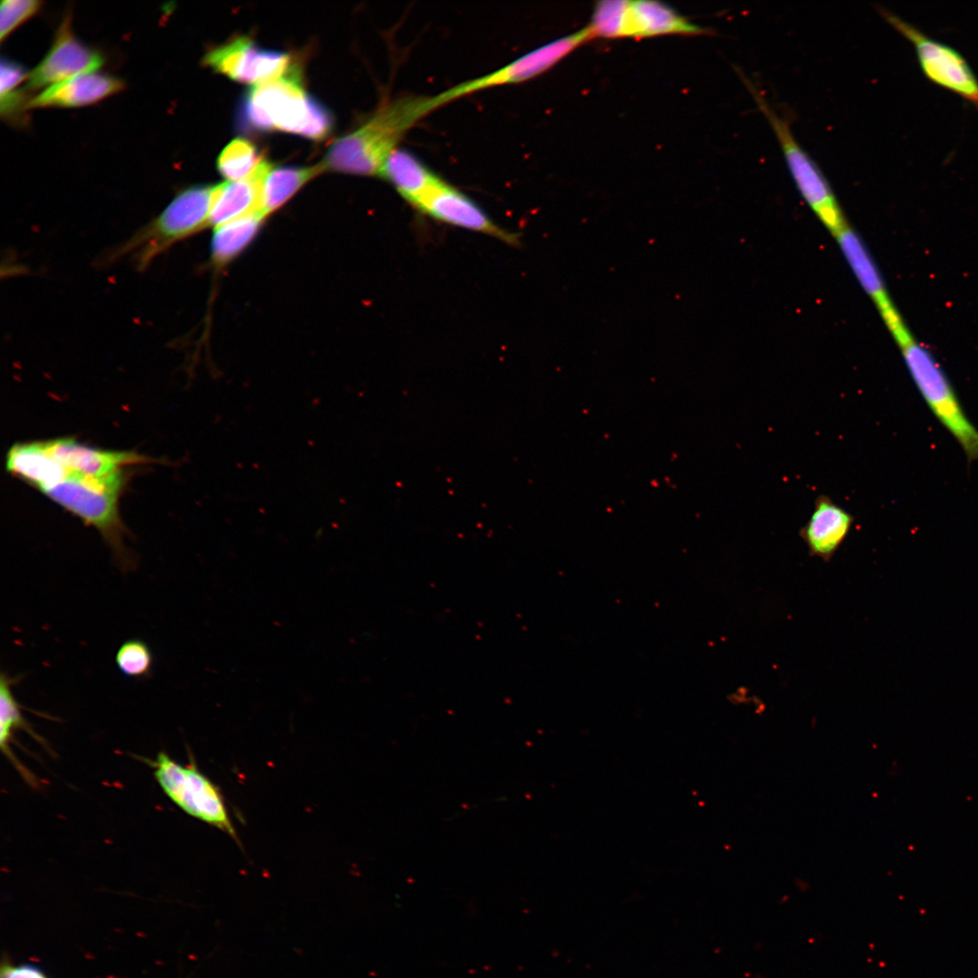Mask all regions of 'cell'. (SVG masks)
Listing matches in <instances>:
<instances>
[{
    "mask_svg": "<svg viewBox=\"0 0 978 978\" xmlns=\"http://www.w3.org/2000/svg\"><path fill=\"white\" fill-rule=\"evenodd\" d=\"M437 108L435 96L408 94L383 102L360 126L332 144L319 164L321 170L379 176L406 133Z\"/></svg>",
    "mask_w": 978,
    "mask_h": 978,
    "instance_id": "obj_1",
    "label": "cell"
},
{
    "mask_svg": "<svg viewBox=\"0 0 978 978\" xmlns=\"http://www.w3.org/2000/svg\"><path fill=\"white\" fill-rule=\"evenodd\" d=\"M238 124L245 131L280 130L322 140L332 130L333 118L322 103L305 92L295 66L287 74L255 84L245 93Z\"/></svg>",
    "mask_w": 978,
    "mask_h": 978,
    "instance_id": "obj_2",
    "label": "cell"
},
{
    "mask_svg": "<svg viewBox=\"0 0 978 978\" xmlns=\"http://www.w3.org/2000/svg\"><path fill=\"white\" fill-rule=\"evenodd\" d=\"M125 471L101 478L68 474L59 483L42 491L53 501L95 527L111 548L124 572L136 566L135 558L124 545L125 529L118 513V498L125 484Z\"/></svg>",
    "mask_w": 978,
    "mask_h": 978,
    "instance_id": "obj_3",
    "label": "cell"
},
{
    "mask_svg": "<svg viewBox=\"0 0 978 978\" xmlns=\"http://www.w3.org/2000/svg\"><path fill=\"white\" fill-rule=\"evenodd\" d=\"M907 369L935 418L956 440L969 460H978V430L965 414L944 371L905 322L889 331Z\"/></svg>",
    "mask_w": 978,
    "mask_h": 978,
    "instance_id": "obj_4",
    "label": "cell"
},
{
    "mask_svg": "<svg viewBox=\"0 0 978 978\" xmlns=\"http://www.w3.org/2000/svg\"><path fill=\"white\" fill-rule=\"evenodd\" d=\"M215 186L197 185L181 190L167 207L115 250L113 259L131 255L138 268L177 242L209 227Z\"/></svg>",
    "mask_w": 978,
    "mask_h": 978,
    "instance_id": "obj_5",
    "label": "cell"
},
{
    "mask_svg": "<svg viewBox=\"0 0 978 978\" xmlns=\"http://www.w3.org/2000/svg\"><path fill=\"white\" fill-rule=\"evenodd\" d=\"M736 72L777 137L799 192L818 218L834 235L847 222L820 168L795 139L788 120L774 110L762 91L743 71L737 68Z\"/></svg>",
    "mask_w": 978,
    "mask_h": 978,
    "instance_id": "obj_6",
    "label": "cell"
},
{
    "mask_svg": "<svg viewBox=\"0 0 978 978\" xmlns=\"http://www.w3.org/2000/svg\"><path fill=\"white\" fill-rule=\"evenodd\" d=\"M152 766L159 786L176 805L237 839L221 791L207 777L196 767L181 765L162 752Z\"/></svg>",
    "mask_w": 978,
    "mask_h": 978,
    "instance_id": "obj_7",
    "label": "cell"
},
{
    "mask_svg": "<svg viewBox=\"0 0 978 978\" xmlns=\"http://www.w3.org/2000/svg\"><path fill=\"white\" fill-rule=\"evenodd\" d=\"M879 14L915 47L923 74L935 85L950 91L978 109V79L962 54L934 40L918 28L884 7Z\"/></svg>",
    "mask_w": 978,
    "mask_h": 978,
    "instance_id": "obj_8",
    "label": "cell"
},
{
    "mask_svg": "<svg viewBox=\"0 0 978 978\" xmlns=\"http://www.w3.org/2000/svg\"><path fill=\"white\" fill-rule=\"evenodd\" d=\"M594 39L586 25L584 28L547 43L502 68L478 78L463 82L436 95L438 107L454 100L484 89L504 84H515L533 79L552 68L563 58L585 43Z\"/></svg>",
    "mask_w": 978,
    "mask_h": 978,
    "instance_id": "obj_9",
    "label": "cell"
},
{
    "mask_svg": "<svg viewBox=\"0 0 978 978\" xmlns=\"http://www.w3.org/2000/svg\"><path fill=\"white\" fill-rule=\"evenodd\" d=\"M203 63L234 81L255 84L280 78L296 66L288 53L262 49L246 36L211 49Z\"/></svg>",
    "mask_w": 978,
    "mask_h": 978,
    "instance_id": "obj_10",
    "label": "cell"
},
{
    "mask_svg": "<svg viewBox=\"0 0 978 978\" xmlns=\"http://www.w3.org/2000/svg\"><path fill=\"white\" fill-rule=\"evenodd\" d=\"M103 63L101 53L86 45L74 34L71 14H66L51 48L29 72L26 88L43 90L77 75L97 72Z\"/></svg>",
    "mask_w": 978,
    "mask_h": 978,
    "instance_id": "obj_11",
    "label": "cell"
},
{
    "mask_svg": "<svg viewBox=\"0 0 978 978\" xmlns=\"http://www.w3.org/2000/svg\"><path fill=\"white\" fill-rule=\"evenodd\" d=\"M414 206L445 224L484 233L507 243L516 241L512 234L492 221L475 201L442 178Z\"/></svg>",
    "mask_w": 978,
    "mask_h": 978,
    "instance_id": "obj_12",
    "label": "cell"
},
{
    "mask_svg": "<svg viewBox=\"0 0 978 978\" xmlns=\"http://www.w3.org/2000/svg\"><path fill=\"white\" fill-rule=\"evenodd\" d=\"M709 28L691 23L671 6L658 1L626 0L621 38L643 39L681 34H711Z\"/></svg>",
    "mask_w": 978,
    "mask_h": 978,
    "instance_id": "obj_13",
    "label": "cell"
},
{
    "mask_svg": "<svg viewBox=\"0 0 978 978\" xmlns=\"http://www.w3.org/2000/svg\"><path fill=\"white\" fill-rule=\"evenodd\" d=\"M44 442L51 455L68 474L87 477L109 476L127 465L145 461L134 452L99 449L68 437Z\"/></svg>",
    "mask_w": 978,
    "mask_h": 978,
    "instance_id": "obj_14",
    "label": "cell"
},
{
    "mask_svg": "<svg viewBox=\"0 0 978 978\" xmlns=\"http://www.w3.org/2000/svg\"><path fill=\"white\" fill-rule=\"evenodd\" d=\"M124 86L121 79L108 73H84L43 89L30 100L28 107L41 109L89 106L121 91Z\"/></svg>",
    "mask_w": 978,
    "mask_h": 978,
    "instance_id": "obj_15",
    "label": "cell"
},
{
    "mask_svg": "<svg viewBox=\"0 0 978 978\" xmlns=\"http://www.w3.org/2000/svg\"><path fill=\"white\" fill-rule=\"evenodd\" d=\"M854 517L830 497L821 494L800 531L811 556L829 561L847 538Z\"/></svg>",
    "mask_w": 978,
    "mask_h": 978,
    "instance_id": "obj_16",
    "label": "cell"
},
{
    "mask_svg": "<svg viewBox=\"0 0 978 978\" xmlns=\"http://www.w3.org/2000/svg\"><path fill=\"white\" fill-rule=\"evenodd\" d=\"M857 279L871 298L887 328L902 320L865 244L846 224L833 235Z\"/></svg>",
    "mask_w": 978,
    "mask_h": 978,
    "instance_id": "obj_17",
    "label": "cell"
},
{
    "mask_svg": "<svg viewBox=\"0 0 978 978\" xmlns=\"http://www.w3.org/2000/svg\"><path fill=\"white\" fill-rule=\"evenodd\" d=\"M271 168L272 164L265 160L253 178L216 185L209 227L216 228L249 214L260 212L261 184Z\"/></svg>",
    "mask_w": 978,
    "mask_h": 978,
    "instance_id": "obj_18",
    "label": "cell"
},
{
    "mask_svg": "<svg viewBox=\"0 0 978 978\" xmlns=\"http://www.w3.org/2000/svg\"><path fill=\"white\" fill-rule=\"evenodd\" d=\"M379 176L413 206L441 179L412 152L400 148L387 158Z\"/></svg>",
    "mask_w": 978,
    "mask_h": 978,
    "instance_id": "obj_19",
    "label": "cell"
},
{
    "mask_svg": "<svg viewBox=\"0 0 978 978\" xmlns=\"http://www.w3.org/2000/svg\"><path fill=\"white\" fill-rule=\"evenodd\" d=\"M6 469L41 492L64 479L68 472L51 455L44 441L14 444L7 452Z\"/></svg>",
    "mask_w": 978,
    "mask_h": 978,
    "instance_id": "obj_20",
    "label": "cell"
},
{
    "mask_svg": "<svg viewBox=\"0 0 978 978\" xmlns=\"http://www.w3.org/2000/svg\"><path fill=\"white\" fill-rule=\"evenodd\" d=\"M264 219L260 212H254L213 228L212 264L217 269L222 268L244 252L256 237Z\"/></svg>",
    "mask_w": 978,
    "mask_h": 978,
    "instance_id": "obj_21",
    "label": "cell"
},
{
    "mask_svg": "<svg viewBox=\"0 0 978 978\" xmlns=\"http://www.w3.org/2000/svg\"><path fill=\"white\" fill-rule=\"evenodd\" d=\"M322 172L320 165L309 168L279 167L268 170L261 184L260 212L265 217L282 207L308 181Z\"/></svg>",
    "mask_w": 978,
    "mask_h": 978,
    "instance_id": "obj_22",
    "label": "cell"
},
{
    "mask_svg": "<svg viewBox=\"0 0 978 978\" xmlns=\"http://www.w3.org/2000/svg\"><path fill=\"white\" fill-rule=\"evenodd\" d=\"M265 159L256 146L245 139H235L217 158V170L228 181L254 177Z\"/></svg>",
    "mask_w": 978,
    "mask_h": 978,
    "instance_id": "obj_23",
    "label": "cell"
},
{
    "mask_svg": "<svg viewBox=\"0 0 978 978\" xmlns=\"http://www.w3.org/2000/svg\"><path fill=\"white\" fill-rule=\"evenodd\" d=\"M20 678L21 676L10 677L5 672L1 673L0 678V745L4 754L14 762L15 767L16 762L9 748L14 731L22 729L29 733L33 737L38 738L24 719L22 714V705L18 703L12 691L13 686Z\"/></svg>",
    "mask_w": 978,
    "mask_h": 978,
    "instance_id": "obj_24",
    "label": "cell"
},
{
    "mask_svg": "<svg viewBox=\"0 0 978 978\" xmlns=\"http://www.w3.org/2000/svg\"><path fill=\"white\" fill-rule=\"evenodd\" d=\"M115 662L124 676L144 679L151 675L154 657L146 642L132 638L123 642L118 648Z\"/></svg>",
    "mask_w": 978,
    "mask_h": 978,
    "instance_id": "obj_25",
    "label": "cell"
},
{
    "mask_svg": "<svg viewBox=\"0 0 978 978\" xmlns=\"http://www.w3.org/2000/svg\"><path fill=\"white\" fill-rule=\"evenodd\" d=\"M38 0H3L0 7V39L3 42L17 27L41 9Z\"/></svg>",
    "mask_w": 978,
    "mask_h": 978,
    "instance_id": "obj_26",
    "label": "cell"
},
{
    "mask_svg": "<svg viewBox=\"0 0 978 978\" xmlns=\"http://www.w3.org/2000/svg\"><path fill=\"white\" fill-rule=\"evenodd\" d=\"M0 68V92L17 89L28 79L29 72L16 62L3 58Z\"/></svg>",
    "mask_w": 978,
    "mask_h": 978,
    "instance_id": "obj_27",
    "label": "cell"
},
{
    "mask_svg": "<svg viewBox=\"0 0 978 978\" xmlns=\"http://www.w3.org/2000/svg\"><path fill=\"white\" fill-rule=\"evenodd\" d=\"M0 978H48L37 966L33 964L14 965L8 960L3 961Z\"/></svg>",
    "mask_w": 978,
    "mask_h": 978,
    "instance_id": "obj_28",
    "label": "cell"
}]
</instances>
